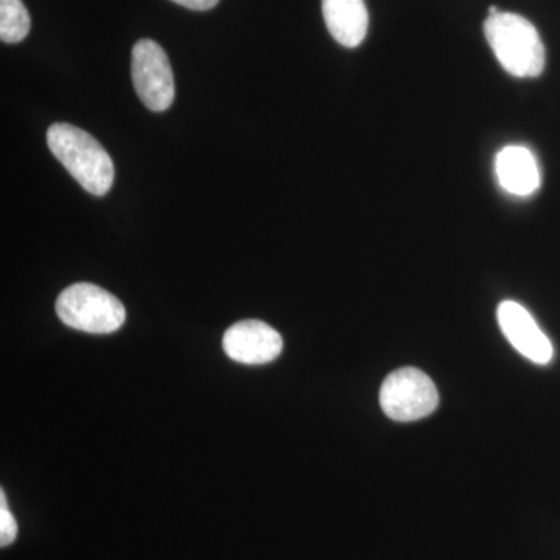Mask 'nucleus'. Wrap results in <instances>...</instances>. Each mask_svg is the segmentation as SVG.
<instances>
[{
	"label": "nucleus",
	"instance_id": "f03ea898",
	"mask_svg": "<svg viewBox=\"0 0 560 560\" xmlns=\"http://www.w3.org/2000/svg\"><path fill=\"white\" fill-rule=\"evenodd\" d=\"M490 49L506 72L518 79H536L545 69V46L539 32L521 14H492L485 22Z\"/></svg>",
	"mask_w": 560,
	"mask_h": 560
},
{
	"label": "nucleus",
	"instance_id": "423d86ee",
	"mask_svg": "<svg viewBox=\"0 0 560 560\" xmlns=\"http://www.w3.org/2000/svg\"><path fill=\"white\" fill-rule=\"evenodd\" d=\"M223 349L237 363L267 364L282 353L283 340L279 331L264 320H241L224 334Z\"/></svg>",
	"mask_w": 560,
	"mask_h": 560
},
{
	"label": "nucleus",
	"instance_id": "9b49d317",
	"mask_svg": "<svg viewBox=\"0 0 560 560\" xmlns=\"http://www.w3.org/2000/svg\"><path fill=\"white\" fill-rule=\"evenodd\" d=\"M18 536V523L7 504L5 492H0V545L3 548L13 544Z\"/></svg>",
	"mask_w": 560,
	"mask_h": 560
},
{
	"label": "nucleus",
	"instance_id": "0eeeda50",
	"mask_svg": "<svg viewBox=\"0 0 560 560\" xmlns=\"http://www.w3.org/2000/svg\"><path fill=\"white\" fill-rule=\"evenodd\" d=\"M497 318L504 337L525 359L541 366L550 363L555 357L552 342L522 304L515 301L501 302Z\"/></svg>",
	"mask_w": 560,
	"mask_h": 560
},
{
	"label": "nucleus",
	"instance_id": "20e7f679",
	"mask_svg": "<svg viewBox=\"0 0 560 560\" xmlns=\"http://www.w3.org/2000/svg\"><path fill=\"white\" fill-rule=\"evenodd\" d=\"M440 405L433 381L418 368L390 372L381 388V407L396 422H415L427 418Z\"/></svg>",
	"mask_w": 560,
	"mask_h": 560
},
{
	"label": "nucleus",
	"instance_id": "f8f14e48",
	"mask_svg": "<svg viewBox=\"0 0 560 560\" xmlns=\"http://www.w3.org/2000/svg\"><path fill=\"white\" fill-rule=\"evenodd\" d=\"M172 2L186 7L189 10L206 11L213 9L220 0H172Z\"/></svg>",
	"mask_w": 560,
	"mask_h": 560
},
{
	"label": "nucleus",
	"instance_id": "9d476101",
	"mask_svg": "<svg viewBox=\"0 0 560 560\" xmlns=\"http://www.w3.org/2000/svg\"><path fill=\"white\" fill-rule=\"evenodd\" d=\"M31 27V14L22 0H0V39L3 43H21Z\"/></svg>",
	"mask_w": 560,
	"mask_h": 560
},
{
	"label": "nucleus",
	"instance_id": "7ed1b4c3",
	"mask_svg": "<svg viewBox=\"0 0 560 560\" xmlns=\"http://www.w3.org/2000/svg\"><path fill=\"white\" fill-rule=\"evenodd\" d=\"M57 315L72 329L106 335L119 330L127 319L124 304L94 283H73L58 296Z\"/></svg>",
	"mask_w": 560,
	"mask_h": 560
},
{
	"label": "nucleus",
	"instance_id": "6e6552de",
	"mask_svg": "<svg viewBox=\"0 0 560 560\" xmlns=\"http://www.w3.org/2000/svg\"><path fill=\"white\" fill-rule=\"evenodd\" d=\"M500 186L514 197H529L539 190L541 176L533 151L522 145H508L495 158Z\"/></svg>",
	"mask_w": 560,
	"mask_h": 560
},
{
	"label": "nucleus",
	"instance_id": "1a4fd4ad",
	"mask_svg": "<svg viewBox=\"0 0 560 560\" xmlns=\"http://www.w3.org/2000/svg\"><path fill=\"white\" fill-rule=\"evenodd\" d=\"M327 31L341 46L359 47L366 38L370 14L364 0H323Z\"/></svg>",
	"mask_w": 560,
	"mask_h": 560
},
{
	"label": "nucleus",
	"instance_id": "39448f33",
	"mask_svg": "<svg viewBox=\"0 0 560 560\" xmlns=\"http://www.w3.org/2000/svg\"><path fill=\"white\" fill-rule=\"evenodd\" d=\"M131 77L140 102L154 113H164L175 101V79L167 54L151 39L132 47Z\"/></svg>",
	"mask_w": 560,
	"mask_h": 560
},
{
	"label": "nucleus",
	"instance_id": "f257e3e1",
	"mask_svg": "<svg viewBox=\"0 0 560 560\" xmlns=\"http://www.w3.org/2000/svg\"><path fill=\"white\" fill-rule=\"evenodd\" d=\"M47 145L84 190L95 197L108 194L116 173L113 160L90 132L70 124H54L47 130Z\"/></svg>",
	"mask_w": 560,
	"mask_h": 560
}]
</instances>
